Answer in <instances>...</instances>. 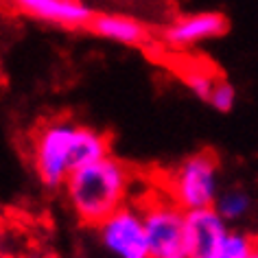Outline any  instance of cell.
<instances>
[{"mask_svg": "<svg viewBox=\"0 0 258 258\" xmlns=\"http://www.w3.org/2000/svg\"><path fill=\"white\" fill-rule=\"evenodd\" d=\"M228 230L230 223H225L212 206L184 210L182 254L188 258H210Z\"/></svg>", "mask_w": 258, "mask_h": 258, "instance_id": "8992f818", "label": "cell"}, {"mask_svg": "<svg viewBox=\"0 0 258 258\" xmlns=\"http://www.w3.org/2000/svg\"><path fill=\"white\" fill-rule=\"evenodd\" d=\"M230 22L221 11H197L173 20L162 31V42L171 48H192L228 33Z\"/></svg>", "mask_w": 258, "mask_h": 258, "instance_id": "52a82bcc", "label": "cell"}, {"mask_svg": "<svg viewBox=\"0 0 258 258\" xmlns=\"http://www.w3.org/2000/svg\"><path fill=\"white\" fill-rule=\"evenodd\" d=\"M249 258H258V251H256V254H251V256H249Z\"/></svg>", "mask_w": 258, "mask_h": 258, "instance_id": "e0dca14e", "label": "cell"}, {"mask_svg": "<svg viewBox=\"0 0 258 258\" xmlns=\"http://www.w3.org/2000/svg\"><path fill=\"white\" fill-rule=\"evenodd\" d=\"M109 156V138L73 120H50L31 140V162L46 188H59L75 169Z\"/></svg>", "mask_w": 258, "mask_h": 258, "instance_id": "6da1fadb", "label": "cell"}, {"mask_svg": "<svg viewBox=\"0 0 258 258\" xmlns=\"http://www.w3.org/2000/svg\"><path fill=\"white\" fill-rule=\"evenodd\" d=\"M0 258H5V249H3V245H0Z\"/></svg>", "mask_w": 258, "mask_h": 258, "instance_id": "2e32d148", "label": "cell"}, {"mask_svg": "<svg viewBox=\"0 0 258 258\" xmlns=\"http://www.w3.org/2000/svg\"><path fill=\"white\" fill-rule=\"evenodd\" d=\"M184 81H186V86L190 88V92L195 94L197 99L208 101L210 90H212V86H215L217 77H215V73H212L210 68L190 66V68H186V73H184Z\"/></svg>", "mask_w": 258, "mask_h": 258, "instance_id": "7c38bea8", "label": "cell"}, {"mask_svg": "<svg viewBox=\"0 0 258 258\" xmlns=\"http://www.w3.org/2000/svg\"><path fill=\"white\" fill-rule=\"evenodd\" d=\"M140 208V206H138ZM151 258L182 254L184 210L169 197H153L140 208Z\"/></svg>", "mask_w": 258, "mask_h": 258, "instance_id": "5b68a950", "label": "cell"}, {"mask_svg": "<svg viewBox=\"0 0 258 258\" xmlns=\"http://www.w3.org/2000/svg\"><path fill=\"white\" fill-rule=\"evenodd\" d=\"M88 29L94 35L120 46H147L151 42L149 27L127 14H94Z\"/></svg>", "mask_w": 258, "mask_h": 258, "instance_id": "9c48e42d", "label": "cell"}, {"mask_svg": "<svg viewBox=\"0 0 258 258\" xmlns=\"http://www.w3.org/2000/svg\"><path fill=\"white\" fill-rule=\"evenodd\" d=\"M22 258H42L40 254H29V256H22Z\"/></svg>", "mask_w": 258, "mask_h": 258, "instance_id": "9a60e30c", "label": "cell"}, {"mask_svg": "<svg viewBox=\"0 0 258 258\" xmlns=\"http://www.w3.org/2000/svg\"><path fill=\"white\" fill-rule=\"evenodd\" d=\"M208 103L212 105V109H217V112H221V114L232 112L234 105H236V88L232 86L230 81L217 79L215 86H212V90H210Z\"/></svg>", "mask_w": 258, "mask_h": 258, "instance_id": "4fadbf2b", "label": "cell"}, {"mask_svg": "<svg viewBox=\"0 0 258 258\" xmlns=\"http://www.w3.org/2000/svg\"><path fill=\"white\" fill-rule=\"evenodd\" d=\"M99 238L109 254L116 258H151L149 243L145 236V225L140 208L134 204H122L120 208L94 225Z\"/></svg>", "mask_w": 258, "mask_h": 258, "instance_id": "277c9868", "label": "cell"}, {"mask_svg": "<svg viewBox=\"0 0 258 258\" xmlns=\"http://www.w3.org/2000/svg\"><path fill=\"white\" fill-rule=\"evenodd\" d=\"M75 215L88 225H96L109 212L127 204L132 190V171L122 160L103 156L75 169L63 182Z\"/></svg>", "mask_w": 258, "mask_h": 258, "instance_id": "7a4b0ae2", "label": "cell"}, {"mask_svg": "<svg viewBox=\"0 0 258 258\" xmlns=\"http://www.w3.org/2000/svg\"><path fill=\"white\" fill-rule=\"evenodd\" d=\"M256 251H258L256 238L251 232L228 230V234L223 236V241L219 243V247L210 258H249Z\"/></svg>", "mask_w": 258, "mask_h": 258, "instance_id": "8fae6325", "label": "cell"}, {"mask_svg": "<svg viewBox=\"0 0 258 258\" xmlns=\"http://www.w3.org/2000/svg\"><path fill=\"white\" fill-rule=\"evenodd\" d=\"M166 258H188V256H184V254H175V256H166Z\"/></svg>", "mask_w": 258, "mask_h": 258, "instance_id": "5bb4252c", "label": "cell"}, {"mask_svg": "<svg viewBox=\"0 0 258 258\" xmlns=\"http://www.w3.org/2000/svg\"><path fill=\"white\" fill-rule=\"evenodd\" d=\"M24 16L61 29H86L94 9L83 0H11Z\"/></svg>", "mask_w": 258, "mask_h": 258, "instance_id": "ba28073f", "label": "cell"}, {"mask_svg": "<svg viewBox=\"0 0 258 258\" xmlns=\"http://www.w3.org/2000/svg\"><path fill=\"white\" fill-rule=\"evenodd\" d=\"M219 190V162L212 151H197L184 158L166 177V197L182 210L212 206Z\"/></svg>", "mask_w": 258, "mask_h": 258, "instance_id": "3957f363", "label": "cell"}, {"mask_svg": "<svg viewBox=\"0 0 258 258\" xmlns=\"http://www.w3.org/2000/svg\"><path fill=\"white\" fill-rule=\"evenodd\" d=\"M212 208L219 212V217H221L225 223H234V221H241V219H245L249 215L251 197H249V192H245L241 188L219 190Z\"/></svg>", "mask_w": 258, "mask_h": 258, "instance_id": "30bf717a", "label": "cell"}]
</instances>
